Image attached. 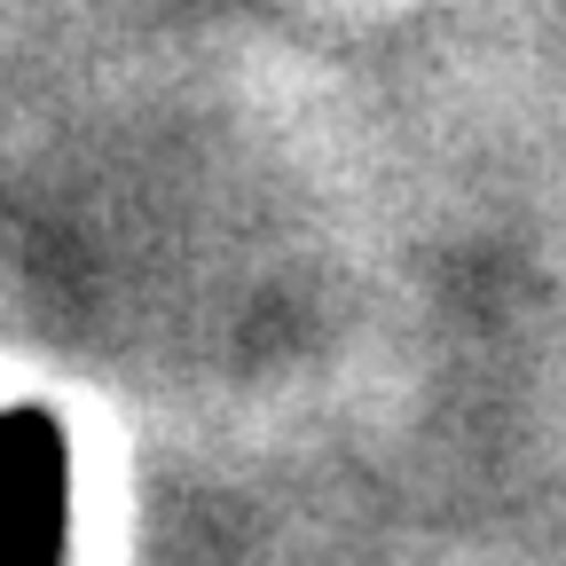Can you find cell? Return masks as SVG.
Segmentation results:
<instances>
[{
	"label": "cell",
	"mask_w": 566,
	"mask_h": 566,
	"mask_svg": "<svg viewBox=\"0 0 566 566\" xmlns=\"http://www.w3.org/2000/svg\"><path fill=\"white\" fill-rule=\"evenodd\" d=\"M71 449L48 409H0V566H63Z\"/></svg>",
	"instance_id": "cell-1"
}]
</instances>
